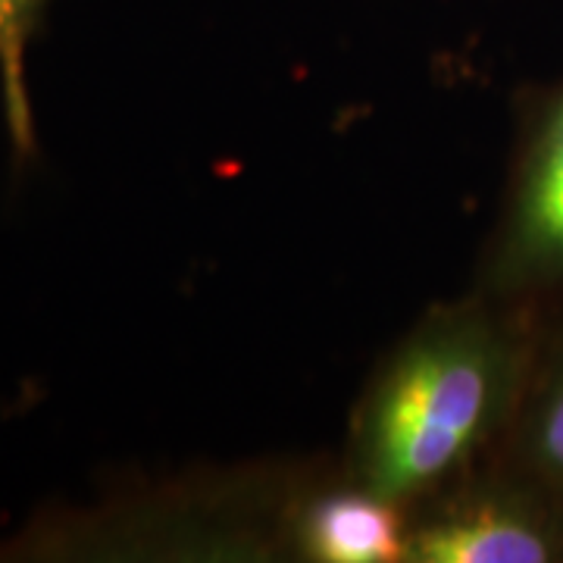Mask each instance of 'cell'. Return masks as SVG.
<instances>
[{
	"label": "cell",
	"mask_w": 563,
	"mask_h": 563,
	"mask_svg": "<svg viewBox=\"0 0 563 563\" xmlns=\"http://www.w3.org/2000/svg\"><path fill=\"white\" fill-rule=\"evenodd\" d=\"M407 563H563V501L504 454L410 507Z\"/></svg>",
	"instance_id": "2"
},
{
	"label": "cell",
	"mask_w": 563,
	"mask_h": 563,
	"mask_svg": "<svg viewBox=\"0 0 563 563\" xmlns=\"http://www.w3.org/2000/svg\"><path fill=\"white\" fill-rule=\"evenodd\" d=\"M483 291L551 317L563 298V81L532 113Z\"/></svg>",
	"instance_id": "3"
},
{
	"label": "cell",
	"mask_w": 563,
	"mask_h": 563,
	"mask_svg": "<svg viewBox=\"0 0 563 563\" xmlns=\"http://www.w3.org/2000/svg\"><path fill=\"white\" fill-rule=\"evenodd\" d=\"M407 504L388 501L344 476L342 485L295 504L285 536L303 561L391 563L407 554Z\"/></svg>",
	"instance_id": "4"
},
{
	"label": "cell",
	"mask_w": 563,
	"mask_h": 563,
	"mask_svg": "<svg viewBox=\"0 0 563 563\" xmlns=\"http://www.w3.org/2000/svg\"><path fill=\"white\" fill-rule=\"evenodd\" d=\"M501 454L563 501V322L548 317Z\"/></svg>",
	"instance_id": "5"
},
{
	"label": "cell",
	"mask_w": 563,
	"mask_h": 563,
	"mask_svg": "<svg viewBox=\"0 0 563 563\" xmlns=\"http://www.w3.org/2000/svg\"><path fill=\"white\" fill-rule=\"evenodd\" d=\"M548 313L479 291L435 307L351 420L347 479L413 507L501 454Z\"/></svg>",
	"instance_id": "1"
},
{
	"label": "cell",
	"mask_w": 563,
	"mask_h": 563,
	"mask_svg": "<svg viewBox=\"0 0 563 563\" xmlns=\"http://www.w3.org/2000/svg\"><path fill=\"white\" fill-rule=\"evenodd\" d=\"M47 0H0V95L7 132L16 154L35 151V117L29 95V47Z\"/></svg>",
	"instance_id": "6"
}]
</instances>
